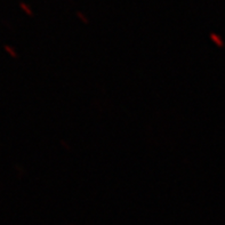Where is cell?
I'll list each match as a JSON object with an SVG mask.
<instances>
[{"label":"cell","mask_w":225,"mask_h":225,"mask_svg":"<svg viewBox=\"0 0 225 225\" xmlns=\"http://www.w3.org/2000/svg\"><path fill=\"white\" fill-rule=\"evenodd\" d=\"M77 16H78L79 18H80V20H81L82 22H84V23H88V22H89V20H88L87 16H85V15L82 14L81 11H77Z\"/></svg>","instance_id":"3957f363"},{"label":"cell","mask_w":225,"mask_h":225,"mask_svg":"<svg viewBox=\"0 0 225 225\" xmlns=\"http://www.w3.org/2000/svg\"><path fill=\"white\" fill-rule=\"evenodd\" d=\"M20 7H21L22 9H23V11L29 15V16H32V15H33V11H32L31 9L28 7V5L24 4V2H20Z\"/></svg>","instance_id":"7a4b0ae2"},{"label":"cell","mask_w":225,"mask_h":225,"mask_svg":"<svg viewBox=\"0 0 225 225\" xmlns=\"http://www.w3.org/2000/svg\"><path fill=\"white\" fill-rule=\"evenodd\" d=\"M5 50L7 52L9 55H11V57H14V58H17V54H16V52H15L14 48H11V46H8V45H5Z\"/></svg>","instance_id":"6da1fadb"}]
</instances>
